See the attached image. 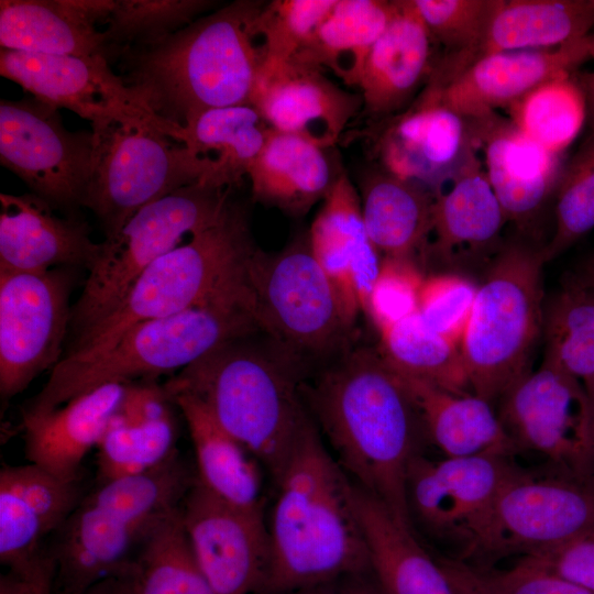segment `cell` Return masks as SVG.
<instances>
[{"label":"cell","instance_id":"cb8c5ba5","mask_svg":"<svg viewBox=\"0 0 594 594\" xmlns=\"http://www.w3.org/2000/svg\"><path fill=\"white\" fill-rule=\"evenodd\" d=\"M469 120L507 221L527 227L557 191L565 165L562 154L544 150L496 112Z\"/></svg>","mask_w":594,"mask_h":594},{"label":"cell","instance_id":"4316f807","mask_svg":"<svg viewBox=\"0 0 594 594\" xmlns=\"http://www.w3.org/2000/svg\"><path fill=\"white\" fill-rule=\"evenodd\" d=\"M0 204V271L88 270L95 262L100 243L90 240L84 221L57 216L52 205L32 193H2Z\"/></svg>","mask_w":594,"mask_h":594},{"label":"cell","instance_id":"c3c4849f","mask_svg":"<svg viewBox=\"0 0 594 594\" xmlns=\"http://www.w3.org/2000/svg\"><path fill=\"white\" fill-rule=\"evenodd\" d=\"M476 292L472 282L455 274L426 277L418 312L432 329L460 345Z\"/></svg>","mask_w":594,"mask_h":594},{"label":"cell","instance_id":"d6986e66","mask_svg":"<svg viewBox=\"0 0 594 594\" xmlns=\"http://www.w3.org/2000/svg\"><path fill=\"white\" fill-rule=\"evenodd\" d=\"M0 74L34 98L57 109L66 108L91 124L125 113L148 111L102 55H55L1 48Z\"/></svg>","mask_w":594,"mask_h":594},{"label":"cell","instance_id":"d6a6232c","mask_svg":"<svg viewBox=\"0 0 594 594\" xmlns=\"http://www.w3.org/2000/svg\"><path fill=\"white\" fill-rule=\"evenodd\" d=\"M180 409L194 446L198 482L224 503L264 513L262 481L255 458L212 417L194 395H168Z\"/></svg>","mask_w":594,"mask_h":594},{"label":"cell","instance_id":"b9f144b4","mask_svg":"<svg viewBox=\"0 0 594 594\" xmlns=\"http://www.w3.org/2000/svg\"><path fill=\"white\" fill-rule=\"evenodd\" d=\"M213 3L208 0H113L102 23L110 56L167 37L204 15Z\"/></svg>","mask_w":594,"mask_h":594},{"label":"cell","instance_id":"7c38bea8","mask_svg":"<svg viewBox=\"0 0 594 594\" xmlns=\"http://www.w3.org/2000/svg\"><path fill=\"white\" fill-rule=\"evenodd\" d=\"M92 131H68L57 108L36 98L0 102V163L54 208L82 207Z\"/></svg>","mask_w":594,"mask_h":594},{"label":"cell","instance_id":"f1b7e54d","mask_svg":"<svg viewBox=\"0 0 594 594\" xmlns=\"http://www.w3.org/2000/svg\"><path fill=\"white\" fill-rule=\"evenodd\" d=\"M113 0H1L0 45L29 53L92 56L109 59L99 30Z\"/></svg>","mask_w":594,"mask_h":594},{"label":"cell","instance_id":"836d02e7","mask_svg":"<svg viewBox=\"0 0 594 594\" xmlns=\"http://www.w3.org/2000/svg\"><path fill=\"white\" fill-rule=\"evenodd\" d=\"M358 190L366 232L384 257L425 254L432 232V193L380 166L363 175Z\"/></svg>","mask_w":594,"mask_h":594},{"label":"cell","instance_id":"f5cc1de1","mask_svg":"<svg viewBox=\"0 0 594 594\" xmlns=\"http://www.w3.org/2000/svg\"><path fill=\"white\" fill-rule=\"evenodd\" d=\"M0 594H54V561L50 553L23 571L8 570L0 579Z\"/></svg>","mask_w":594,"mask_h":594},{"label":"cell","instance_id":"11a10c76","mask_svg":"<svg viewBox=\"0 0 594 594\" xmlns=\"http://www.w3.org/2000/svg\"><path fill=\"white\" fill-rule=\"evenodd\" d=\"M78 594H133L130 568L121 574L95 583Z\"/></svg>","mask_w":594,"mask_h":594},{"label":"cell","instance_id":"6da1fadb","mask_svg":"<svg viewBox=\"0 0 594 594\" xmlns=\"http://www.w3.org/2000/svg\"><path fill=\"white\" fill-rule=\"evenodd\" d=\"M301 395L349 479L413 526L406 483L424 426L382 353L349 352L311 385H301Z\"/></svg>","mask_w":594,"mask_h":594},{"label":"cell","instance_id":"f907efd6","mask_svg":"<svg viewBox=\"0 0 594 594\" xmlns=\"http://www.w3.org/2000/svg\"><path fill=\"white\" fill-rule=\"evenodd\" d=\"M526 558L594 593V530Z\"/></svg>","mask_w":594,"mask_h":594},{"label":"cell","instance_id":"e575fe53","mask_svg":"<svg viewBox=\"0 0 594 594\" xmlns=\"http://www.w3.org/2000/svg\"><path fill=\"white\" fill-rule=\"evenodd\" d=\"M507 221L479 157L435 196L432 232L425 254L457 263L485 250Z\"/></svg>","mask_w":594,"mask_h":594},{"label":"cell","instance_id":"8fae6325","mask_svg":"<svg viewBox=\"0 0 594 594\" xmlns=\"http://www.w3.org/2000/svg\"><path fill=\"white\" fill-rule=\"evenodd\" d=\"M248 273L261 330L294 356L327 352L350 329L308 235L277 253L255 249Z\"/></svg>","mask_w":594,"mask_h":594},{"label":"cell","instance_id":"8992f818","mask_svg":"<svg viewBox=\"0 0 594 594\" xmlns=\"http://www.w3.org/2000/svg\"><path fill=\"white\" fill-rule=\"evenodd\" d=\"M256 331L261 328L249 301H221L138 323L95 354L62 358L23 418L44 415L107 383L183 370L213 349Z\"/></svg>","mask_w":594,"mask_h":594},{"label":"cell","instance_id":"4dcf8cb0","mask_svg":"<svg viewBox=\"0 0 594 594\" xmlns=\"http://www.w3.org/2000/svg\"><path fill=\"white\" fill-rule=\"evenodd\" d=\"M343 170L331 148L270 129L248 178L255 200L299 217L326 198Z\"/></svg>","mask_w":594,"mask_h":594},{"label":"cell","instance_id":"7bdbcfd3","mask_svg":"<svg viewBox=\"0 0 594 594\" xmlns=\"http://www.w3.org/2000/svg\"><path fill=\"white\" fill-rule=\"evenodd\" d=\"M175 441L172 415L135 426L114 415L97 447L98 475L107 482L151 470L176 452Z\"/></svg>","mask_w":594,"mask_h":594},{"label":"cell","instance_id":"f546056e","mask_svg":"<svg viewBox=\"0 0 594 594\" xmlns=\"http://www.w3.org/2000/svg\"><path fill=\"white\" fill-rule=\"evenodd\" d=\"M352 496L383 594H454L441 562L425 550L411 525L353 482Z\"/></svg>","mask_w":594,"mask_h":594},{"label":"cell","instance_id":"d590c367","mask_svg":"<svg viewBox=\"0 0 594 594\" xmlns=\"http://www.w3.org/2000/svg\"><path fill=\"white\" fill-rule=\"evenodd\" d=\"M394 10L395 1L337 0L292 61L330 73L345 87L359 88L366 58Z\"/></svg>","mask_w":594,"mask_h":594},{"label":"cell","instance_id":"7402d4cb","mask_svg":"<svg viewBox=\"0 0 594 594\" xmlns=\"http://www.w3.org/2000/svg\"><path fill=\"white\" fill-rule=\"evenodd\" d=\"M593 28L594 0H495L481 38L466 51L438 56L427 85L441 86L483 57L558 47L588 36Z\"/></svg>","mask_w":594,"mask_h":594},{"label":"cell","instance_id":"e0dca14e","mask_svg":"<svg viewBox=\"0 0 594 594\" xmlns=\"http://www.w3.org/2000/svg\"><path fill=\"white\" fill-rule=\"evenodd\" d=\"M182 517L195 558L213 594L261 591L268 563L264 513L224 503L196 477L183 501Z\"/></svg>","mask_w":594,"mask_h":594},{"label":"cell","instance_id":"94428289","mask_svg":"<svg viewBox=\"0 0 594 594\" xmlns=\"http://www.w3.org/2000/svg\"><path fill=\"white\" fill-rule=\"evenodd\" d=\"M588 55L594 59V33L588 36Z\"/></svg>","mask_w":594,"mask_h":594},{"label":"cell","instance_id":"44dd1931","mask_svg":"<svg viewBox=\"0 0 594 594\" xmlns=\"http://www.w3.org/2000/svg\"><path fill=\"white\" fill-rule=\"evenodd\" d=\"M160 522L139 521L88 496L81 498L56 531L57 541L50 552L54 561V594H78L106 578L125 572Z\"/></svg>","mask_w":594,"mask_h":594},{"label":"cell","instance_id":"2e32d148","mask_svg":"<svg viewBox=\"0 0 594 594\" xmlns=\"http://www.w3.org/2000/svg\"><path fill=\"white\" fill-rule=\"evenodd\" d=\"M364 136L380 167L435 196L479 157L470 120L421 92L402 112L369 123Z\"/></svg>","mask_w":594,"mask_h":594},{"label":"cell","instance_id":"52a82bcc","mask_svg":"<svg viewBox=\"0 0 594 594\" xmlns=\"http://www.w3.org/2000/svg\"><path fill=\"white\" fill-rule=\"evenodd\" d=\"M542 249L504 246L477 287L460 342L472 394L492 403L530 373L543 330Z\"/></svg>","mask_w":594,"mask_h":594},{"label":"cell","instance_id":"f6af8a7d","mask_svg":"<svg viewBox=\"0 0 594 594\" xmlns=\"http://www.w3.org/2000/svg\"><path fill=\"white\" fill-rule=\"evenodd\" d=\"M337 0H274L264 2L257 19L262 67L290 62L328 15Z\"/></svg>","mask_w":594,"mask_h":594},{"label":"cell","instance_id":"5bb4252c","mask_svg":"<svg viewBox=\"0 0 594 594\" xmlns=\"http://www.w3.org/2000/svg\"><path fill=\"white\" fill-rule=\"evenodd\" d=\"M0 271V394L15 396L61 360L70 327L74 275Z\"/></svg>","mask_w":594,"mask_h":594},{"label":"cell","instance_id":"603a6c76","mask_svg":"<svg viewBox=\"0 0 594 594\" xmlns=\"http://www.w3.org/2000/svg\"><path fill=\"white\" fill-rule=\"evenodd\" d=\"M307 235L352 326L366 314L382 260L366 232L359 190L345 170L322 200Z\"/></svg>","mask_w":594,"mask_h":594},{"label":"cell","instance_id":"bcb514c9","mask_svg":"<svg viewBox=\"0 0 594 594\" xmlns=\"http://www.w3.org/2000/svg\"><path fill=\"white\" fill-rule=\"evenodd\" d=\"M433 42L442 55H454L472 47L482 36L495 0H414Z\"/></svg>","mask_w":594,"mask_h":594},{"label":"cell","instance_id":"816d5d0a","mask_svg":"<svg viewBox=\"0 0 594 594\" xmlns=\"http://www.w3.org/2000/svg\"><path fill=\"white\" fill-rule=\"evenodd\" d=\"M169 402L172 400L164 387L153 384H127L116 417L127 425L147 424L172 415Z\"/></svg>","mask_w":594,"mask_h":594},{"label":"cell","instance_id":"4fadbf2b","mask_svg":"<svg viewBox=\"0 0 594 594\" xmlns=\"http://www.w3.org/2000/svg\"><path fill=\"white\" fill-rule=\"evenodd\" d=\"M499 420L516 446L546 455L551 464L594 474V425L581 381L543 359L503 397Z\"/></svg>","mask_w":594,"mask_h":594},{"label":"cell","instance_id":"ee69618b","mask_svg":"<svg viewBox=\"0 0 594 594\" xmlns=\"http://www.w3.org/2000/svg\"><path fill=\"white\" fill-rule=\"evenodd\" d=\"M556 194V229L542 248L546 262L562 254L594 228L593 131L564 165Z\"/></svg>","mask_w":594,"mask_h":594},{"label":"cell","instance_id":"9c48e42d","mask_svg":"<svg viewBox=\"0 0 594 594\" xmlns=\"http://www.w3.org/2000/svg\"><path fill=\"white\" fill-rule=\"evenodd\" d=\"M230 190L184 186L144 206L106 238L72 307L73 339L107 316L156 260L217 223L231 202Z\"/></svg>","mask_w":594,"mask_h":594},{"label":"cell","instance_id":"ab89813d","mask_svg":"<svg viewBox=\"0 0 594 594\" xmlns=\"http://www.w3.org/2000/svg\"><path fill=\"white\" fill-rule=\"evenodd\" d=\"M547 359L584 384L594 381V292L576 276L551 297L543 318Z\"/></svg>","mask_w":594,"mask_h":594},{"label":"cell","instance_id":"9f6ffc18","mask_svg":"<svg viewBox=\"0 0 594 594\" xmlns=\"http://www.w3.org/2000/svg\"><path fill=\"white\" fill-rule=\"evenodd\" d=\"M586 102V113L594 132V72L583 73L576 77Z\"/></svg>","mask_w":594,"mask_h":594},{"label":"cell","instance_id":"9a60e30c","mask_svg":"<svg viewBox=\"0 0 594 594\" xmlns=\"http://www.w3.org/2000/svg\"><path fill=\"white\" fill-rule=\"evenodd\" d=\"M517 465L510 455L483 453L429 460L416 454L406 483L411 522L438 540L470 549L501 488Z\"/></svg>","mask_w":594,"mask_h":594},{"label":"cell","instance_id":"6f0895ef","mask_svg":"<svg viewBox=\"0 0 594 594\" xmlns=\"http://www.w3.org/2000/svg\"><path fill=\"white\" fill-rule=\"evenodd\" d=\"M576 277L594 292V255L582 264L580 274Z\"/></svg>","mask_w":594,"mask_h":594},{"label":"cell","instance_id":"d4e9b609","mask_svg":"<svg viewBox=\"0 0 594 594\" xmlns=\"http://www.w3.org/2000/svg\"><path fill=\"white\" fill-rule=\"evenodd\" d=\"M414 0L395 1L393 16L373 45L359 91L361 114L376 122L405 110L425 87L437 56Z\"/></svg>","mask_w":594,"mask_h":594},{"label":"cell","instance_id":"5b68a950","mask_svg":"<svg viewBox=\"0 0 594 594\" xmlns=\"http://www.w3.org/2000/svg\"><path fill=\"white\" fill-rule=\"evenodd\" d=\"M255 249L242 209L231 201L217 223L150 265L107 316L73 339L66 355L95 354L138 323L195 307L254 302L248 266Z\"/></svg>","mask_w":594,"mask_h":594},{"label":"cell","instance_id":"ac0fdd59","mask_svg":"<svg viewBox=\"0 0 594 594\" xmlns=\"http://www.w3.org/2000/svg\"><path fill=\"white\" fill-rule=\"evenodd\" d=\"M251 105L270 129L332 148L361 114L363 99L326 73L290 61L261 67Z\"/></svg>","mask_w":594,"mask_h":594},{"label":"cell","instance_id":"1f68e13d","mask_svg":"<svg viewBox=\"0 0 594 594\" xmlns=\"http://www.w3.org/2000/svg\"><path fill=\"white\" fill-rule=\"evenodd\" d=\"M397 374L418 411L425 432L447 458L483 453L512 455L517 450L490 402L474 394H455L425 380Z\"/></svg>","mask_w":594,"mask_h":594},{"label":"cell","instance_id":"ffe728a7","mask_svg":"<svg viewBox=\"0 0 594 594\" xmlns=\"http://www.w3.org/2000/svg\"><path fill=\"white\" fill-rule=\"evenodd\" d=\"M588 36L553 48L493 54L441 86L425 85L420 92L465 119L481 118L509 108L551 79L573 74L590 58Z\"/></svg>","mask_w":594,"mask_h":594},{"label":"cell","instance_id":"277c9868","mask_svg":"<svg viewBox=\"0 0 594 594\" xmlns=\"http://www.w3.org/2000/svg\"><path fill=\"white\" fill-rule=\"evenodd\" d=\"M248 338L213 349L163 387L167 395L197 397L276 481L309 413L296 356L278 344L270 350Z\"/></svg>","mask_w":594,"mask_h":594},{"label":"cell","instance_id":"db71d44e","mask_svg":"<svg viewBox=\"0 0 594 594\" xmlns=\"http://www.w3.org/2000/svg\"><path fill=\"white\" fill-rule=\"evenodd\" d=\"M454 594H494L483 582L476 568L461 561L441 560Z\"/></svg>","mask_w":594,"mask_h":594},{"label":"cell","instance_id":"680465c9","mask_svg":"<svg viewBox=\"0 0 594 594\" xmlns=\"http://www.w3.org/2000/svg\"><path fill=\"white\" fill-rule=\"evenodd\" d=\"M342 594H383L378 586H373L364 582L353 583L346 587Z\"/></svg>","mask_w":594,"mask_h":594},{"label":"cell","instance_id":"7a4b0ae2","mask_svg":"<svg viewBox=\"0 0 594 594\" xmlns=\"http://www.w3.org/2000/svg\"><path fill=\"white\" fill-rule=\"evenodd\" d=\"M264 1L237 0L155 43L129 47L121 78L183 138L205 111L251 105L264 62L257 19Z\"/></svg>","mask_w":594,"mask_h":594},{"label":"cell","instance_id":"f35d334b","mask_svg":"<svg viewBox=\"0 0 594 594\" xmlns=\"http://www.w3.org/2000/svg\"><path fill=\"white\" fill-rule=\"evenodd\" d=\"M130 576L133 594H213L191 549L182 506L143 541Z\"/></svg>","mask_w":594,"mask_h":594},{"label":"cell","instance_id":"60d3db41","mask_svg":"<svg viewBox=\"0 0 594 594\" xmlns=\"http://www.w3.org/2000/svg\"><path fill=\"white\" fill-rule=\"evenodd\" d=\"M563 75L525 95L508 109L510 122L544 150L562 154L587 117L576 77Z\"/></svg>","mask_w":594,"mask_h":594},{"label":"cell","instance_id":"7dc6e473","mask_svg":"<svg viewBox=\"0 0 594 594\" xmlns=\"http://www.w3.org/2000/svg\"><path fill=\"white\" fill-rule=\"evenodd\" d=\"M424 280L413 258L381 261L366 310L378 332L418 311Z\"/></svg>","mask_w":594,"mask_h":594},{"label":"cell","instance_id":"8d00e7d4","mask_svg":"<svg viewBox=\"0 0 594 594\" xmlns=\"http://www.w3.org/2000/svg\"><path fill=\"white\" fill-rule=\"evenodd\" d=\"M270 128L252 105L216 108L183 130V142L204 162V184L231 189L241 183L260 154Z\"/></svg>","mask_w":594,"mask_h":594},{"label":"cell","instance_id":"83f0119b","mask_svg":"<svg viewBox=\"0 0 594 594\" xmlns=\"http://www.w3.org/2000/svg\"><path fill=\"white\" fill-rule=\"evenodd\" d=\"M128 383H107L41 416L22 419L30 463L52 475L78 482L82 460L103 438Z\"/></svg>","mask_w":594,"mask_h":594},{"label":"cell","instance_id":"74e56055","mask_svg":"<svg viewBox=\"0 0 594 594\" xmlns=\"http://www.w3.org/2000/svg\"><path fill=\"white\" fill-rule=\"evenodd\" d=\"M380 336V352L397 372L455 394H472L460 345L432 329L418 311Z\"/></svg>","mask_w":594,"mask_h":594},{"label":"cell","instance_id":"ba28073f","mask_svg":"<svg viewBox=\"0 0 594 594\" xmlns=\"http://www.w3.org/2000/svg\"><path fill=\"white\" fill-rule=\"evenodd\" d=\"M91 127L94 161L82 207L97 216L106 238L144 206L206 180V164L175 130L146 110Z\"/></svg>","mask_w":594,"mask_h":594},{"label":"cell","instance_id":"30bf717a","mask_svg":"<svg viewBox=\"0 0 594 594\" xmlns=\"http://www.w3.org/2000/svg\"><path fill=\"white\" fill-rule=\"evenodd\" d=\"M519 466L504 483L463 559L482 564L543 552L594 530V474Z\"/></svg>","mask_w":594,"mask_h":594},{"label":"cell","instance_id":"681fc988","mask_svg":"<svg viewBox=\"0 0 594 594\" xmlns=\"http://www.w3.org/2000/svg\"><path fill=\"white\" fill-rule=\"evenodd\" d=\"M477 570L494 594H594L526 557L508 570Z\"/></svg>","mask_w":594,"mask_h":594},{"label":"cell","instance_id":"91938a15","mask_svg":"<svg viewBox=\"0 0 594 594\" xmlns=\"http://www.w3.org/2000/svg\"><path fill=\"white\" fill-rule=\"evenodd\" d=\"M584 387L587 392V395L590 397V400H591V405H592V411H593V425H594V381L587 383V384H584Z\"/></svg>","mask_w":594,"mask_h":594},{"label":"cell","instance_id":"484cf974","mask_svg":"<svg viewBox=\"0 0 594 594\" xmlns=\"http://www.w3.org/2000/svg\"><path fill=\"white\" fill-rule=\"evenodd\" d=\"M80 501L78 482L63 481L35 464L0 471V561L11 571L31 568Z\"/></svg>","mask_w":594,"mask_h":594},{"label":"cell","instance_id":"3957f363","mask_svg":"<svg viewBox=\"0 0 594 594\" xmlns=\"http://www.w3.org/2000/svg\"><path fill=\"white\" fill-rule=\"evenodd\" d=\"M275 483L261 591L282 594L371 570L352 482L310 415Z\"/></svg>","mask_w":594,"mask_h":594}]
</instances>
